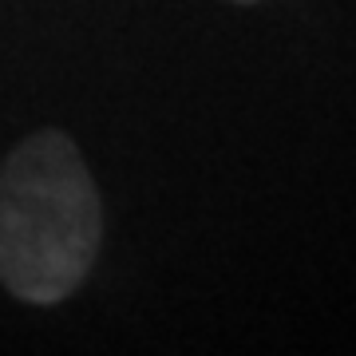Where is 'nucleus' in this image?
<instances>
[{"instance_id": "f257e3e1", "label": "nucleus", "mask_w": 356, "mask_h": 356, "mask_svg": "<svg viewBox=\"0 0 356 356\" xmlns=\"http://www.w3.org/2000/svg\"><path fill=\"white\" fill-rule=\"evenodd\" d=\"M103 238L99 191L72 135L36 131L0 166V281L28 305L83 285Z\"/></svg>"}, {"instance_id": "f03ea898", "label": "nucleus", "mask_w": 356, "mask_h": 356, "mask_svg": "<svg viewBox=\"0 0 356 356\" xmlns=\"http://www.w3.org/2000/svg\"><path fill=\"white\" fill-rule=\"evenodd\" d=\"M234 4H257V0H234Z\"/></svg>"}]
</instances>
